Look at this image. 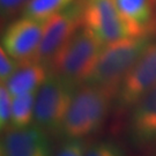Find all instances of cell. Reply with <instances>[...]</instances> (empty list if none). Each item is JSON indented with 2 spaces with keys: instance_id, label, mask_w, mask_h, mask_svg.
<instances>
[{
  "instance_id": "6da1fadb",
  "label": "cell",
  "mask_w": 156,
  "mask_h": 156,
  "mask_svg": "<svg viewBox=\"0 0 156 156\" xmlns=\"http://www.w3.org/2000/svg\"><path fill=\"white\" fill-rule=\"evenodd\" d=\"M116 93L95 86L82 83L76 89L60 132L66 139H86L97 133L104 125Z\"/></svg>"
},
{
  "instance_id": "7a4b0ae2",
  "label": "cell",
  "mask_w": 156,
  "mask_h": 156,
  "mask_svg": "<svg viewBox=\"0 0 156 156\" xmlns=\"http://www.w3.org/2000/svg\"><path fill=\"white\" fill-rule=\"evenodd\" d=\"M151 43L147 35L132 36L103 45L94 68L84 83L95 84L117 95L123 79Z\"/></svg>"
},
{
  "instance_id": "3957f363",
  "label": "cell",
  "mask_w": 156,
  "mask_h": 156,
  "mask_svg": "<svg viewBox=\"0 0 156 156\" xmlns=\"http://www.w3.org/2000/svg\"><path fill=\"white\" fill-rule=\"evenodd\" d=\"M103 44L88 28L81 26L51 59L49 68L74 84L84 83Z\"/></svg>"
},
{
  "instance_id": "277c9868",
  "label": "cell",
  "mask_w": 156,
  "mask_h": 156,
  "mask_svg": "<svg viewBox=\"0 0 156 156\" xmlns=\"http://www.w3.org/2000/svg\"><path fill=\"white\" fill-rule=\"evenodd\" d=\"M76 89V84L50 71L36 93V125L43 129L60 131Z\"/></svg>"
},
{
  "instance_id": "5b68a950",
  "label": "cell",
  "mask_w": 156,
  "mask_h": 156,
  "mask_svg": "<svg viewBox=\"0 0 156 156\" xmlns=\"http://www.w3.org/2000/svg\"><path fill=\"white\" fill-rule=\"evenodd\" d=\"M82 26L103 45L139 36L120 12L117 0H82Z\"/></svg>"
},
{
  "instance_id": "8992f818",
  "label": "cell",
  "mask_w": 156,
  "mask_h": 156,
  "mask_svg": "<svg viewBox=\"0 0 156 156\" xmlns=\"http://www.w3.org/2000/svg\"><path fill=\"white\" fill-rule=\"evenodd\" d=\"M82 26V0H75L62 11L58 12L48 21L38 50L33 60L49 66L51 59L69 37Z\"/></svg>"
},
{
  "instance_id": "52a82bcc",
  "label": "cell",
  "mask_w": 156,
  "mask_h": 156,
  "mask_svg": "<svg viewBox=\"0 0 156 156\" xmlns=\"http://www.w3.org/2000/svg\"><path fill=\"white\" fill-rule=\"evenodd\" d=\"M156 87V42L149 43L123 79L117 91V106L132 109Z\"/></svg>"
},
{
  "instance_id": "ba28073f",
  "label": "cell",
  "mask_w": 156,
  "mask_h": 156,
  "mask_svg": "<svg viewBox=\"0 0 156 156\" xmlns=\"http://www.w3.org/2000/svg\"><path fill=\"white\" fill-rule=\"evenodd\" d=\"M45 22L24 16L12 21L1 37V46L19 62L33 60L42 41Z\"/></svg>"
},
{
  "instance_id": "9c48e42d",
  "label": "cell",
  "mask_w": 156,
  "mask_h": 156,
  "mask_svg": "<svg viewBox=\"0 0 156 156\" xmlns=\"http://www.w3.org/2000/svg\"><path fill=\"white\" fill-rule=\"evenodd\" d=\"M51 145L38 125L23 128L9 127L2 132L0 156H51Z\"/></svg>"
},
{
  "instance_id": "30bf717a",
  "label": "cell",
  "mask_w": 156,
  "mask_h": 156,
  "mask_svg": "<svg viewBox=\"0 0 156 156\" xmlns=\"http://www.w3.org/2000/svg\"><path fill=\"white\" fill-rule=\"evenodd\" d=\"M128 122V139L136 148L156 145V87L132 108Z\"/></svg>"
},
{
  "instance_id": "8fae6325",
  "label": "cell",
  "mask_w": 156,
  "mask_h": 156,
  "mask_svg": "<svg viewBox=\"0 0 156 156\" xmlns=\"http://www.w3.org/2000/svg\"><path fill=\"white\" fill-rule=\"evenodd\" d=\"M49 73L50 68L48 65L36 60H28L20 62L14 74L4 83L13 96L36 93L46 80Z\"/></svg>"
},
{
  "instance_id": "7c38bea8",
  "label": "cell",
  "mask_w": 156,
  "mask_h": 156,
  "mask_svg": "<svg viewBox=\"0 0 156 156\" xmlns=\"http://www.w3.org/2000/svg\"><path fill=\"white\" fill-rule=\"evenodd\" d=\"M118 7L139 36L146 35L151 21L153 0H117Z\"/></svg>"
},
{
  "instance_id": "4fadbf2b",
  "label": "cell",
  "mask_w": 156,
  "mask_h": 156,
  "mask_svg": "<svg viewBox=\"0 0 156 156\" xmlns=\"http://www.w3.org/2000/svg\"><path fill=\"white\" fill-rule=\"evenodd\" d=\"M36 93H29V94L13 96L11 127H27V126L31 125L33 120H35Z\"/></svg>"
},
{
  "instance_id": "5bb4252c",
  "label": "cell",
  "mask_w": 156,
  "mask_h": 156,
  "mask_svg": "<svg viewBox=\"0 0 156 156\" xmlns=\"http://www.w3.org/2000/svg\"><path fill=\"white\" fill-rule=\"evenodd\" d=\"M74 1L75 0H30L22 11V15L45 22Z\"/></svg>"
},
{
  "instance_id": "9a60e30c",
  "label": "cell",
  "mask_w": 156,
  "mask_h": 156,
  "mask_svg": "<svg viewBox=\"0 0 156 156\" xmlns=\"http://www.w3.org/2000/svg\"><path fill=\"white\" fill-rule=\"evenodd\" d=\"M84 156H126L123 146L112 140H102L90 146Z\"/></svg>"
},
{
  "instance_id": "2e32d148",
  "label": "cell",
  "mask_w": 156,
  "mask_h": 156,
  "mask_svg": "<svg viewBox=\"0 0 156 156\" xmlns=\"http://www.w3.org/2000/svg\"><path fill=\"white\" fill-rule=\"evenodd\" d=\"M12 103H13V95L7 89L5 83H1L0 86V127L2 132L11 127Z\"/></svg>"
},
{
  "instance_id": "e0dca14e",
  "label": "cell",
  "mask_w": 156,
  "mask_h": 156,
  "mask_svg": "<svg viewBox=\"0 0 156 156\" xmlns=\"http://www.w3.org/2000/svg\"><path fill=\"white\" fill-rule=\"evenodd\" d=\"M20 62L1 46L0 48V80L1 83L6 82L17 69Z\"/></svg>"
},
{
  "instance_id": "ac0fdd59",
  "label": "cell",
  "mask_w": 156,
  "mask_h": 156,
  "mask_svg": "<svg viewBox=\"0 0 156 156\" xmlns=\"http://www.w3.org/2000/svg\"><path fill=\"white\" fill-rule=\"evenodd\" d=\"M88 146L84 139H67L55 156H84Z\"/></svg>"
},
{
  "instance_id": "d6986e66",
  "label": "cell",
  "mask_w": 156,
  "mask_h": 156,
  "mask_svg": "<svg viewBox=\"0 0 156 156\" xmlns=\"http://www.w3.org/2000/svg\"><path fill=\"white\" fill-rule=\"evenodd\" d=\"M30 0H0L1 17L7 20L24 9Z\"/></svg>"
}]
</instances>
